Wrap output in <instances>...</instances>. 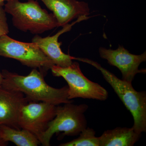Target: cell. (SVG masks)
Listing matches in <instances>:
<instances>
[{"label":"cell","mask_w":146,"mask_h":146,"mask_svg":"<svg viewBox=\"0 0 146 146\" xmlns=\"http://www.w3.org/2000/svg\"><path fill=\"white\" fill-rule=\"evenodd\" d=\"M40 1L52 11L59 27H63L74 19L90 14L89 4L85 2L78 0Z\"/></svg>","instance_id":"8fae6325"},{"label":"cell","mask_w":146,"mask_h":146,"mask_svg":"<svg viewBox=\"0 0 146 146\" xmlns=\"http://www.w3.org/2000/svg\"><path fill=\"white\" fill-rule=\"evenodd\" d=\"M0 56L13 58L27 67L38 69L44 75L54 65L36 43L19 42L7 35L0 36Z\"/></svg>","instance_id":"8992f818"},{"label":"cell","mask_w":146,"mask_h":146,"mask_svg":"<svg viewBox=\"0 0 146 146\" xmlns=\"http://www.w3.org/2000/svg\"><path fill=\"white\" fill-rule=\"evenodd\" d=\"M6 13L3 6H0V36L7 35L9 33V28Z\"/></svg>","instance_id":"9a60e30c"},{"label":"cell","mask_w":146,"mask_h":146,"mask_svg":"<svg viewBox=\"0 0 146 146\" xmlns=\"http://www.w3.org/2000/svg\"><path fill=\"white\" fill-rule=\"evenodd\" d=\"M141 136L132 127H116L106 131L99 137L100 146H133Z\"/></svg>","instance_id":"7c38bea8"},{"label":"cell","mask_w":146,"mask_h":146,"mask_svg":"<svg viewBox=\"0 0 146 146\" xmlns=\"http://www.w3.org/2000/svg\"><path fill=\"white\" fill-rule=\"evenodd\" d=\"M8 143L5 142L2 140L1 136H0V146H5L7 145Z\"/></svg>","instance_id":"2e32d148"},{"label":"cell","mask_w":146,"mask_h":146,"mask_svg":"<svg viewBox=\"0 0 146 146\" xmlns=\"http://www.w3.org/2000/svg\"><path fill=\"white\" fill-rule=\"evenodd\" d=\"M2 87L20 91L29 102H44L55 106L73 103L68 99V86L56 89L49 86L45 81L44 75L37 69L33 68L27 76L3 70Z\"/></svg>","instance_id":"6da1fadb"},{"label":"cell","mask_w":146,"mask_h":146,"mask_svg":"<svg viewBox=\"0 0 146 146\" xmlns=\"http://www.w3.org/2000/svg\"><path fill=\"white\" fill-rule=\"evenodd\" d=\"M59 146H100L99 138L96 136V131L93 129L87 127L80 133L78 138Z\"/></svg>","instance_id":"5bb4252c"},{"label":"cell","mask_w":146,"mask_h":146,"mask_svg":"<svg viewBox=\"0 0 146 146\" xmlns=\"http://www.w3.org/2000/svg\"><path fill=\"white\" fill-rule=\"evenodd\" d=\"M3 81V77L1 72H0V87H1Z\"/></svg>","instance_id":"e0dca14e"},{"label":"cell","mask_w":146,"mask_h":146,"mask_svg":"<svg viewBox=\"0 0 146 146\" xmlns=\"http://www.w3.org/2000/svg\"><path fill=\"white\" fill-rule=\"evenodd\" d=\"M88 18V17L78 18L73 23L65 25L63 28L53 36L42 37L36 35L33 38L32 42L38 45L40 49L52 61L54 65L61 67H68L72 63L74 56L66 54L62 51L60 48L61 43L58 42V38L61 35L70 31L75 24Z\"/></svg>","instance_id":"9c48e42d"},{"label":"cell","mask_w":146,"mask_h":146,"mask_svg":"<svg viewBox=\"0 0 146 146\" xmlns=\"http://www.w3.org/2000/svg\"><path fill=\"white\" fill-rule=\"evenodd\" d=\"M8 0H0V6H4L5 2H6Z\"/></svg>","instance_id":"ac0fdd59"},{"label":"cell","mask_w":146,"mask_h":146,"mask_svg":"<svg viewBox=\"0 0 146 146\" xmlns=\"http://www.w3.org/2000/svg\"><path fill=\"white\" fill-rule=\"evenodd\" d=\"M100 56L107 60L111 66L118 68L121 73L122 80L132 83L138 74H145L146 69L139 70L141 63L146 60V52L142 54H132L123 46L119 45L116 50L100 47L99 49Z\"/></svg>","instance_id":"ba28073f"},{"label":"cell","mask_w":146,"mask_h":146,"mask_svg":"<svg viewBox=\"0 0 146 146\" xmlns=\"http://www.w3.org/2000/svg\"><path fill=\"white\" fill-rule=\"evenodd\" d=\"M4 6L6 13L12 16L13 26L21 31L38 35L59 27L54 14L35 0H8Z\"/></svg>","instance_id":"3957f363"},{"label":"cell","mask_w":146,"mask_h":146,"mask_svg":"<svg viewBox=\"0 0 146 146\" xmlns=\"http://www.w3.org/2000/svg\"><path fill=\"white\" fill-rule=\"evenodd\" d=\"M0 136L5 142H11L17 146H37L40 143L36 136L29 131L0 125Z\"/></svg>","instance_id":"4fadbf2b"},{"label":"cell","mask_w":146,"mask_h":146,"mask_svg":"<svg viewBox=\"0 0 146 146\" xmlns=\"http://www.w3.org/2000/svg\"><path fill=\"white\" fill-rule=\"evenodd\" d=\"M75 60L92 65L100 71L105 80L112 86L133 119L132 128L137 133L146 131V93L136 91L132 83L117 77L99 63L87 58L75 57Z\"/></svg>","instance_id":"7a4b0ae2"},{"label":"cell","mask_w":146,"mask_h":146,"mask_svg":"<svg viewBox=\"0 0 146 146\" xmlns=\"http://www.w3.org/2000/svg\"><path fill=\"white\" fill-rule=\"evenodd\" d=\"M53 76L61 77L68 84V99L77 98L105 101L108 93L99 84L91 81L82 72L79 63L73 62L70 66L61 67L54 65L51 68Z\"/></svg>","instance_id":"5b68a950"},{"label":"cell","mask_w":146,"mask_h":146,"mask_svg":"<svg viewBox=\"0 0 146 146\" xmlns=\"http://www.w3.org/2000/svg\"><path fill=\"white\" fill-rule=\"evenodd\" d=\"M56 106L44 102H29L21 109L18 119L19 127L35 135L38 140L54 118Z\"/></svg>","instance_id":"52a82bcc"},{"label":"cell","mask_w":146,"mask_h":146,"mask_svg":"<svg viewBox=\"0 0 146 146\" xmlns=\"http://www.w3.org/2000/svg\"><path fill=\"white\" fill-rule=\"evenodd\" d=\"M29 102L20 91L0 87V125L21 129L18 119L21 109Z\"/></svg>","instance_id":"30bf717a"},{"label":"cell","mask_w":146,"mask_h":146,"mask_svg":"<svg viewBox=\"0 0 146 146\" xmlns=\"http://www.w3.org/2000/svg\"><path fill=\"white\" fill-rule=\"evenodd\" d=\"M89 106L86 104L76 105L72 103L56 106L54 118L49 123L46 130L39 139L44 146H50V142L55 133L63 132L65 136H76L87 127V120L84 113Z\"/></svg>","instance_id":"277c9868"}]
</instances>
